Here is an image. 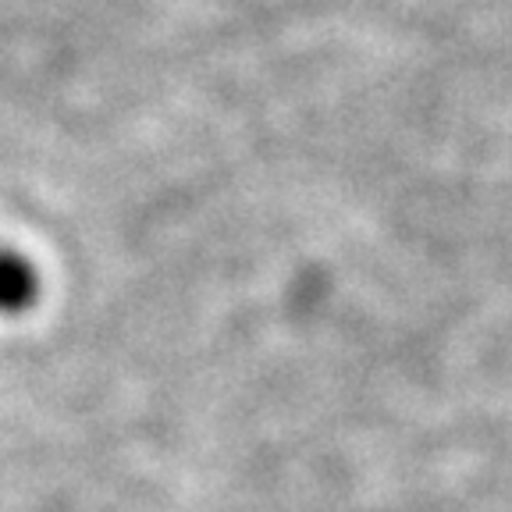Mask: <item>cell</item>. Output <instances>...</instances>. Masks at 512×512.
I'll return each mask as SVG.
<instances>
[{
  "instance_id": "obj_1",
  "label": "cell",
  "mask_w": 512,
  "mask_h": 512,
  "mask_svg": "<svg viewBox=\"0 0 512 512\" xmlns=\"http://www.w3.org/2000/svg\"><path fill=\"white\" fill-rule=\"evenodd\" d=\"M40 299V271L15 249H0V313L18 317Z\"/></svg>"
}]
</instances>
